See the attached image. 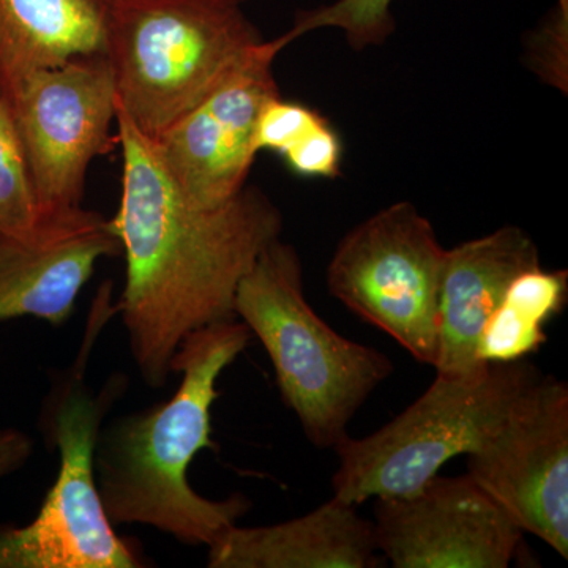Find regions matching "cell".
Returning <instances> with one entry per match:
<instances>
[{
    "mask_svg": "<svg viewBox=\"0 0 568 568\" xmlns=\"http://www.w3.org/2000/svg\"><path fill=\"white\" fill-rule=\"evenodd\" d=\"M235 316L263 343L283 402L317 448L346 440L355 413L388 376L390 358L335 332L304 293L293 245L276 239L239 283Z\"/></svg>",
    "mask_w": 568,
    "mask_h": 568,
    "instance_id": "cell-3",
    "label": "cell"
},
{
    "mask_svg": "<svg viewBox=\"0 0 568 568\" xmlns=\"http://www.w3.org/2000/svg\"><path fill=\"white\" fill-rule=\"evenodd\" d=\"M373 528L395 568H506L525 537L467 474H436L410 495L376 499Z\"/></svg>",
    "mask_w": 568,
    "mask_h": 568,
    "instance_id": "cell-10",
    "label": "cell"
},
{
    "mask_svg": "<svg viewBox=\"0 0 568 568\" xmlns=\"http://www.w3.org/2000/svg\"><path fill=\"white\" fill-rule=\"evenodd\" d=\"M540 265L538 246L526 231L504 226L446 250L439 290L436 375L473 376L488 365L477 347L488 317L515 276Z\"/></svg>",
    "mask_w": 568,
    "mask_h": 568,
    "instance_id": "cell-13",
    "label": "cell"
},
{
    "mask_svg": "<svg viewBox=\"0 0 568 568\" xmlns=\"http://www.w3.org/2000/svg\"><path fill=\"white\" fill-rule=\"evenodd\" d=\"M122 256L100 213H48L24 234H0V323L33 316L62 325L104 257Z\"/></svg>",
    "mask_w": 568,
    "mask_h": 568,
    "instance_id": "cell-12",
    "label": "cell"
},
{
    "mask_svg": "<svg viewBox=\"0 0 568 568\" xmlns=\"http://www.w3.org/2000/svg\"><path fill=\"white\" fill-rule=\"evenodd\" d=\"M325 119L305 104L286 102L282 95L268 100L257 118L254 148L257 153L286 152L291 145L312 132Z\"/></svg>",
    "mask_w": 568,
    "mask_h": 568,
    "instance_id": "cell-19",
    "label": "cell"
},
{
    "mask_svg": "<svg viewBox=\"0 0 568 568\" xmlns=\"http://www.w3.org/2000/svg\"><path fill=\"white\" fill-rule=\"evenodd\" d=\"M230 2L239 3V6H242V3L245 2V0H230Z\"/></svg>",
    "mask_w": 568,
    "mask_h": 568,
    "instance_id": "cell-22",
    "label": "cell"
},
{
    "mask_svg": "<svg viewBox=\"0 0 568 568\" xmlns=\"http://www.w3.org/2000/svg\"><path fill=\"white\" fill-rule=\"evenodd\" d=\"M264 39L230 0H111L104 51L118 110L156 141Z\"/></svg>",
    "mask_w": 568,
    "mask_h": 568,
    "instance_id": "cell-4",
    "label": "cell"
},
{
    "mask_svg": "<svg viewBox=\"0 0 568 568\" xmlns=\"http://www.w3.org/2000/svg\"><path fill=\"white\" fill-rule=\"evenodd\" d=\"M540 379L526 358L489 364L473 376L436 375L428 390L394 420L335 448L334 496L358 506L417 491L450 459L476 450Z\"/></svg>",
    "mask_w": 568,
    "mask_h": 568,
    "instance_id": "cell-6",
    "label": "cell"
},
{
    "mask_svg": "<svg viewBox=\"0 0 568 568\" xmlns=\"http://www.w3.org/2000/svg\"><path fill=\"white\" fill-rule=\"evenodd\" d=\"M394 0H335L317 9L301 11L295 17L287 40L294 41L317 29L335 28L345 33V39L354 50L386 43L395 31L392 14Z\"/></svg>",
    "mask_w": 568,
    "mask_h": 568,
    "instance_id": "cell-18",
    "label": "cell"
},
{
    "mask_svg": "<svg viewBox=\"0 0 568 568\" xmlns=\"http://www.w3.org/2000/svg\"><path fill=\"white\" fill-rule=\"evenodd\" d=\"M33 454V439L17 428L0 429V478L20 470Z\"/></svg>",
    "mask_w": 568,
    "mask_h": 568,
    "instance_id": "cell-21",
    "label": "cell"
},
{
    "mask_svg": "<svg viewBox=\"0 0 568 568\" xmlns=\"http://www.w3.org/2000/svg\"><path fill=\"white\" fill-rule=\"evenodd\" d=\"M446 248L410 203L388 205L336 246L328 290L351 312L390 335L417 362L435 365Z\"/></svg>",
    "mask_w": 568,
    "mask_h": 568,
    "instance_id": "cell-7",
    "label": "cell"
},
{
    "mask_svg": "<svg viewBox=\"0 0 568 568\" xmlns=\"http://www.w3.org/2000/svg\"><path fill=\"white\" fill-rule=\"evenodd\" d=\"M111 0H0V93L37 71L104 51Z\"/></svg>",
    "mask_w": 568,
    "mask_h": 568,
    "instance_id": "cell-15",
    "label": "cell"
},
{
    "mask_svg": "<svg viewBox=\"0 0 568 568\" xmlns=\"http://www.w3.org/2000/svg\"><path fill=\"white\" fill-rule=\"evenodd\" d=\"M44 215L9 103L0 93V234H24Z\"/></svg>",
    "mask_w": 568,
    "mask_h": 568,
    "instance_id": "cell-17",
    "label": "cell"
},
{
    "mask_svg": "<svg viewBox=\"0 0 568 568\" xmlns=\"http://www.w3.org/2000/svg\"><path fill=\"white\" fill-rule=\"evenodd\" d=\"M280 156L301 178L334 179L339 174L342 142L335 130L324 121Z\"/></svg>",
    "mask_w": 568,
    "mask_h": 568,
    "instance_id": "cell-20",
    "label": "cell"
},
{
    "mask_svg": "<svg viewBox=\"0 0 568 568\" xmlns=\"http://www.w3.org/2000/svg\"><path fill=\"white\" fill-rule=\"evenodd\" d=\"M287 44L284 36L264 40L241 69L153 141L168 173L194 203L215 207L245 189L257 155V118L280 95L274 61Z\"/></svg>",
    "mask_w": 568,
    "mask_h": 568,
    "instance_id": "cell-11",
    "label": "cell"
},
{
    "mask_svg": "<svg viewBox=\"0 0 568 568\" xmlns=\"http://www.w3.org/2000/svg\"><path fill=\"white\" fill-rule=\"evenodd\" d=\"M567 295V271L537 265L515 276L481 331L478 361L507 364L536 354L547 343L545 325L564 312Z\"/></svg>",
    "mask_w": 568,
    "mask_h": 568,
    "instance_id": "cell-16",
    "label": "cell"
},
{
    "mask_svg": "<svg viewBox=\"0 0 568 568\" xmlns=\"http://www.w3.org/2000/svg\"><path fill=\"white\" fill-rule=\"evenodd\" d=\"M43 213L80 207L97 156L119 145L118 93L103 52L37 71L6 97Z\"/></svg>",
    "mask_w": 568,
    "mask_h": 568,
    "instance_id": "cell-8",
    "label": "cell"
},
{
    "mask_svg": "<svg viewBox=\"0 0 568 568\" xmlns=\"http://www.w3.org/2000/svg\"><path fill=\"white\" fill-rule=\"evenodd\" d=\"M467 476L568 559V386L541 376L467 454Z\"/></svg>",
    "mask_w": 568,
    "mask_h": 568,
    "instance_id": "cell-9",
    "label": "cell"
},
{
    "mask_svg": "<svg viewBox=\"0 0 568 568\" xmlns=\"http://www.w3.org/2000/svg\"><path fill=\"white\" fill-rule=\"evenodd\" d=\"M115 123L122 193L108 226L125 257L118 310L138 372L149 387L162 388L186 336L237 317L239 283L280 239L283 216L256 186L215 207L194 203L153 141L119 110Z\"/></svg>",
    "mask_w": 568,
    "mask_h": 568,
    "instance_id": "cell-1",
    "label": "cell"
},
{
    "mask_svg": "<svg viewBox=\"0 0 568 568\" xmlns=\"http://www.w3.org/2000/svg\"><path fill=\"white\" fill-rule=\"evenodd\" d=\"M112 293L100 287L80 357L44 403V435L61 454V467L37 517L22 528L0 526V568H141V545L119 536L97 488L95 444L104 417L125 390L112 375L99 394L84 384V369L103 325L118 315Z\"/></svg>",
    "mask_w": 568,
    "mask_h": 568,
    "instance_id": "cell-5",
    "label": "cell"
},
{
    "mask_svg": "<svg viewBox=\"0 0 568 568\" xmlns=\"http://www.w3.org/2000/svg\"><path fill=\"white\" fill-rule=\"evenodd\" d=\"M355 504L332 497L304 517L233 528L209 547L211 568H376L373 523L357 514Z\"/></svg>",
    "mask_w": 568,
    "mask_h": 568,
    "instance_id": "cell-14",
    "label": "cell"
},
{
    "mask_svg": "<svg viewBox=\"0 0 568 568\" xmlns=\"http://www.w3.org/2000/svg\"><path fill=\"white\" fill-rule=\"evenodd\" d=\"M252 332L227 320L192 332L174 355L181 384L166 402L102 426L95 444L97 488L112 525H142L192 547H211L248 514L244 495L216 500L194 491L189 469L212 440L220 376L244 353Z\"/></svg>",
    "mask_w": 568,
    "mask_h": 568,
    "instance_id": "cell-2",
    "label": "cell"
}]
</instances>
